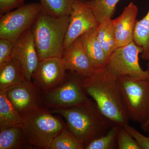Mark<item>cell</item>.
I'll use <instances>...</instances> for the list:
<instances>
[{"mask_svg": "<svg viewBox=\"0 0 149 149\" xmlns=\"http://www.w3.org/2000/svg\"><path fill=\"white\" fill-rule=\"evenodd\" d=\"M96 35L108 60L116 47L113 19L107 18L99 24L96 29Z\"/></svg>", "mask_w": 149, "mask_h": 149, "instance_id": "obj_19", "label": "cell"}, {"mask_svg": "<svg viewBox=\"0 0 149 149\" xmlns=\"http://www.w3.org/2000/svg\"><path fill=\"white\" fill-rule=\"evenodd\" d=\"M147 70L149 72V61H148V63L147 64Z\"/></svg>", "mask_w": 149, "mask_h": 149, "instance_id": "obj_30", "label": "cell"}, {"mask_svg": "<svg viewBox=\"0 0 149 149\" xmlns=\"http://www.w3.org/2000/svg\"><path fill=\"white\" fill-rule=\"evenodd\" d=\"M62 58L52 57L39 60L32 81L42 93L53 90L66 78L67 72Z\"/></svg>", "mask_w": 149, "mask_h": 149, "instance_id": "obj_10", "label": "cell"}, {"mask_svg": "<svg viewBox=\"0 0 149 149\" xmlns=\"http://www.w3.org/2000/svg\"><path fill=\"white\" fill-rule=\"evenodd\" d=\"M118 128L117 125L113 126L106 134L93 140L85 149H118L116 138Z\"/></svg>", "mask_w": 149, "mask_h": 149, "instance_id": "obj_24", "label": "cell"}, {"mask_svg": "<svg viewBox=\"0 0 149 149\" xmlns=\"http://www.w3.org/2000/svg\"><path fill=\"white\" fill-rule=\"evenodd\" d=\"M25 80L22 65L15 58L0 68V91H6Z\"/></svg>", "mask_w": 149, "mask_h": 149, "instance_id": "obj_16", "label": "cell"}, {"mask_svg": "<svg viewBox=\"0 0 149 149\" xmlns=\"http://www.w3.org/2000/svg\"><path fill=\"white\" fill-rule=\"evenodd\" d=\"M96 29L86 32L80 37L94 69L106 66L108 61L107 57L97 38Z\"/></svg>", "mask_w": 149, "mask_h": 149, "instance_id": "obj_15", "label": "cell"}, {"mask_svg": "<svg viewBox=\"0 0 149 149\" xmlns=\"http://www.w3.org/2000/svg\"><path fill=\"white\" fill-rule=\"evenodd\" d=\"M24 0H0V16L24 4Z\"/></svg>", "mask_w": 149, "mask_h": 149, "instance_id": "obj_28", "label": "cell"}, {"mask_svg": "<svg viewBox=\"0 0 149 149\" xmlns=\"http://www.w3.org/2000/svg\"><path fill=\"white\" fill-rule=\"evenodd\" d=\"M23 116L15 108L5 91H0V130L20 125Z\"/></svg>", "mask_w": 149, "mask_h": 149, "instance_id": "obj_17", "label": "cell"}, {"mask_svg": "<svg viewBox=\"0 0 149 149\" xmlns=\"http://www.w3.org/2000/svg\"><path fill=\"white\" fill-rule=\"evenodd\" d=\"M32 146L27 142L20 125L0 130V149H21Z\"/></svg>", "mask_w": 149, "mask_h": 149, "instance_id": "obj_18", "label": "cell"}, {"mask_svg": "<svg viewBox=\"0 0 149 149\" xmlns=\"http://www.w3.org/2000/svg\"><path fill=\"white\" fill-rule=\"evenodd\" d=\"M14 43L5 39H0V68L13 58Z\"/></svg>", "mask_w": 149, "mask_h": 149, "instance_id": "obj_26", "label": "cell"}, {"mask_svg": "<svg viewBox=\"0 0 149 149\" xmlns=\"http://www.w3.org/2000/svg\"><path fill=\"white\" fill-rule=\"evenodd\" d=\"M61 58L67 70L83 78L90 76L95 70L80 37L65 49Z\"/></svg>", "mask_w": 149, "mask_h": 149, "instance_id": "obj_13", "label": "cell"}, {"mask_svg": "<svg viewBox=\"0 0 149 149\" xmlns=\"http://www.w3.org/2000/svg\"><path fill=\"white\" fill-rule=\"evenodd\" d=\"M116 140L118 149H141L135 139L124 127H118Z\"/></svg>", "mask_w": 149, "mask_h": 149, "instance_id": "obj_25", "label": "cell"}, {"mask_svg": "<svg viewBox=\"0 0 149 149\" xmlns=\"http://www.w3.org/2000/svg\"><path fill=\"white\" fill-rule=\"evenodd\" d=\"M141 127L144 132L148 134V136L149 137V119L145 124L141 125Z\"/></svg>", "mask_w": 149, "mask_h": 149, "instance_id": "obj_29", "label": "cell"}, {"mask_svg": "<svg viewBox=\"0 0 149 149\" xmlns=\"http://www.w3.org/2000/svg\"><path fill=\"white\" fill-rule=\"evenodd\" d=\"M85 78L70 72L64 81L56 88L42 93L43 105L48 109H67L91 102L83 86Z\"/></svg>", "mask_w": 149, "mask_h": 149, "instance_id": "obj_6", "label": "cell"}, {"mask_svg": "<svg viewBox=\"0 0 149 149\" xmlns=\"http://www.w3.org/2000/svg\"><path fill=\"white\" fill-rule=\"evenodd\" d=\"M120 0H88L93 13L99 23L111 18Z\"/></svg>", "mask_w": 149, "mask_h": 149, "instance_id": "obj_22", "label": "cell"}, {"mask_svg": "<svg viewBox=\"0 0 149 149\" xmlns=\"http://www.w3.org/2000/svg\"><path fill=\"white\" fill-rule=\"evenodd\" d=\"M138 12L137 6L131 2L125 7L120 16L113 19L117 48L133 42Z\"/></svg>", "mask_w": 149, "mask_h": 149, "instance_id": "obj_14", "label": "cell"}, {"mask_svg": "<svg viewBox=\"0 0 149 149\" xmlns=\"http://www.w3.org/2000/svg\"><path fill=\"white\" fill-rule=\"evenodd\" d=\"M5 91L10 100L22 116L44 107L42 91L32 81L25 80Z\"/></svg>", "mask_w": 149, "mask_h": 149, "instance_id": "obj_11", "label": "cell"}, {"mask_svg": "<svg viewBox=\"0 0 149 149\" xmlns=\"http://www.w3.org/2000/svg\"><path fill=\"white\" fill-rule=\"evenodd\" d=\"M44 107L22 116V129L28 143L37 149H49L55 138L68 128L66 122Z\"/></svg>", "mask_w": 149, "mask_h": 149, "instance_id": "obj_4", "label": "cell"}, {"mask_svg": "<svg viewBox=\"0 0 149 149\" xmlns=\"http://www.w3.org/2000/svg\"><path fill=\"white\" fill-rule=\"evenodd\" d=\"M49 149H84V148L67 128L54 139Z\"/></svg>", "mask_w": 149, "mask_h": 149, "instance_id": "obj_23", "label": "cell"}, {"mask_svg": "<svg viewBox=\"0 0 149 149\" xmlns=\"http://www.w3.org/2000/svg\"><path fill=\"white\" fill-rule=\"evenodd\" d=\"M125 130L135 139L141 149H149V137L144 136L132 126L127 125L124 127Z\"/></svg>", "mask_w": 149, "mask_h": 149, "instance_id": "obj_27", "label": "cell"}, {"mask_svg": "<svg viewBox=\"0 0 149 149\" xmlns=\"http://www.w3.org/2000/svg\"><path fill=\"white\" fill-rule=\"evenodd\" d=\"M13 57L20 62L26 80L32 81L33 72L39 62L35 36L32 28L24 32L14 43Z\"/></svg>", "mask_w": 149, "mask_h": 149, "instance_id": "obj_12", "label": "cell"}, {"mask_svg": "<svg viewBox=\"0 0 149 149\" xmlns=\"http://www.w3.org/2000/svg\"><path fill=\"white\" fill-rule=\"evenodd\" d=\"M65 119L68 129L85 147L93 140L106 134L113 122L101 112L93 101L67 109L49 110Z\"/></svg>", "mask_w": 149, "mask_h": 149, "instance_id": "obj_2", "label": "cell"}, {"mask_svg": "<svg viewBox=\"0 0 149 149\" xmlns=\"http://www.w3.org/2000/svg\"><path fill=\"white\" fill-rule=\"evenodd\" d=\"M69 16L55 17L42 10L31 27L39 60L62 57Z\"/></svg>", "mask_w": 149, "mask_h": 149, "instance_id": "obj_3", "label": "cell"}, {"mask_svg": "<svg viewBox=\"0 0 149 149\" xmlns=\"http://www.w3.org/2000/svg\"><path fill=\"white\" fill-rule=\"evenodd\" d=\"M83 86L86 95L94 100L101 112L115 125L124 127L129 119L124 107L117 76L106 66L94 70L84 78Z\"/></svg>", "mask_w": 149, "mask_h": 149, "instance_id": "obj_1", "label": "cell"}, {"mask_svg": "<svg viewBox=\"0 0 149 149\" xmlns=\"http://www.w3.org/2000/svg\"><path fill=\"white\" fill-rule=\"evenodd\" d=\"M118 80L129 119L144 125L149 119V78L121 76Z\"/></svg>", "mask_w": 149, "mask_h": 149, "instance_id": "obj_5", "label": "cell"}, {"mask_svg": "<svg viewBox=\"0 0 149 149\" xmlns=\"http://www.w3.org/2000/svg\"><path fill=\"white\" fill-rule=\"evenodd\" d=\"M42 10L55 17L69 16L75 0H40Z\"/></svg>", "mask_w": 149, "mask_h": 149, "instance_id": "obj_21", "label": "cell"}, {"mask_svg": "<svg viewBox=\"0 0 149 149\" xmlns=\"http://www.w3.org/2000/svg\"><path fill=\"white\" fill-rule=\"evenodd\" d=\"M143 49L134 42L116 49L108 60L107 67L117 77L129 76L140 78H149V72L141 68L139 55Z\"/></svg>", "mask_w": 149, "mask_h": 149, "instance_id": "obj_8", "label": "cell"}, {"mask_svg": "<svg viewBox=\"0 0 149 149\" xmlns=\"http://www.w3.org/2000/svg\"><path fill=\"white\" fill-rule=\"evenodd\" d=\"M133 42L143 49L141 58L149 61V10L143 18L139 21H136Z\"/></svg>", "mask_w": 149, "mask_h": 149, "instance_id": "obj_20", "label": "cell"}, {"mask_svg": "<svg viewBox=\"0 0 149 149\" xmlns=\"http://www.w3.org/2000/svg\"><path fill=\"white\" fill-rule=\"evenodd\" d=\"M99 24L88 0H75L70 15L63 50L84 33L96 29Z\"/></svg>", "mask_w": 149, "mask_h": 149, "instance_id": "obj_9", "label": "cell"}, {"mask_svg": "<svg viewBox=\"0 0 149 149\" xmlns=\"http://www.w3.org/2000/svg\"><path fill=\"white\" fill-rule=\"evenodd\" d=\"M42 10L40 3H29L0 16V39L15 42L32 27Z\"/></svg>", "mask_w": 149, "mask_h": 149, "instance_id": "obj_7", "label": "cell"}]
</instances>
